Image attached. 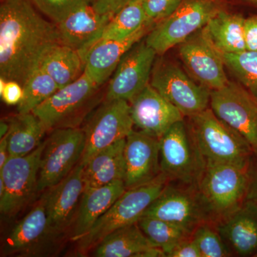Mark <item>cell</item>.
Wrapping results in <instances>:
<instances>
[{
  "mask_svg": "<svg viewBox=\"0 0 257 257\" xmlns=\"http://www.w3.org/2000/svg\"><path fill=\"white\" fill-rule=\"evenodd\" d=\"M32 3L2 0L0 6V77L23 87L45 54L62 43L57 25L42 18Z\"/></svg>",
  "mask_w": 257,
  "mask_h": 257,
  "instance_id": "6da1fadb",
  "label": "cell"
},
{
  "mask_svg": "<svg viewBox=\"0 0 257 257\" xmlns=\"http://www.w3.org/2000/svg\"><path fill=\"white\" fill-rule=\"evenodd\" d=\"M189 126L209 163L248 167L254 150L242 135L216 116L210 107L189 116Z\"/></svg>",
  "mask_w": 257,
  "mask_h": 257,
  "instance_id": "7a4b0ae2",
  "label": "cell"
},
{
  "mask_svg": "<svg viewBox=\"0 0 257 257\" xmlns=\"http://www.w3.org/2000/svg\"><path fill=\"white\" fill-rule=\"evenodd\" d=\"M169 182L168 179L161 174L150 183L126 189L96 221L87 234L76 241L77 253L85 256L92 251L107 235L120 228L138 222Z\"/></svg>",
  "mask_w": 257,
  "mask_h": 257,
  "instance_id": "3957f363",
  "label": "cell"
},
{
  "mask_svg": "<svg viewBox=\"0 0 257 257\" xmlns=\"http://www.w3.org/2000/svg\"><path fill=\"white\" fill-rule=\"evenodd\" d=\"M248 184V166L207 162L197 189L215 224L242 205Z\"/></svg>",
  "mask_w": 257,
  "mask_h": 257,
  "instance_id": "277c9868",
  "label": "cell"
},
{
  "mask_svg": "<svg viewBox=\"0 0 257 257\" xmlns=\"http://www.w3.org/2000/svg\"><path fill=\"white\" fill-rule=\"evenodd\" d=\"M162 174L170 182L198 187L207 162L201 153L189 124H174L160 139Z\"/></svg>",
  "mask_w": 257,
  "mask_h": 257,
  "instance_id": "5b68a950",
  "label": "cell"
},
{
  "mask_svg": "<svg viewBox=\"0 0 257 257\" xmlns=\"http://www.w3.org/2000/svg\"><path fill=\"white\" fill-rule=\"evenodd\" d=\"M99 87L85 72L77 80L60 88L32 113L46 133L60 128L78 127L84 115L94 105Z\"/></svg>",
  "mask_w": 257,
  "mask_h": 257,
  "instance_id": "8992f818",
  "label": "cell"
},
{
  "mask_svg": "<svg viewBox=\"0 0 257 257\" xmlns=\"http://www.w3.org/2000/svg\"><path fill=\"white\" fill-rule=\"evenodd\" d=\"M221 10L217 0H184L175 13L155 25L145 42L157 55H163L202 30Z\"/></svg>",
  "mask_w": 257,
  "mask_h": 257,
  "instance_id": "52a82bcc",
  "label": "cell"
},
{
  "mask_svg": "<svg viewBox=\"0 0 257 257\" xmlns=\"http://www.w3.org/2000/svg\"><path fill=\"white\" fill-rule=\"evenodd\" d=\"M42 151L37 192L60 183L82 160L85 140L82 128H60L50 132Z\"/></svg>",
  "mask_w": 257,
  "mask_h": 257,
  "instance_id": "ba28073f",
  "label": "cell"
},
{
  "mask_svg": "<svg viewBox=\"0 0 257 257\" xmlns=\"http://www.w3.org/2000/svg\"><path fill=\"white\" fill-rule=\"evenodd\" d=\"M143 216L168 221L191 233L204 223H214L197 187L175 182L167 184Z\"/></svg>",
  "mask_w": 257,
  "mask_h": 257,
  "instance_id": "9c48e42d",
  "label": "cell"
},
{
  "mask_svg": "<svg viewBox=\"0 0 257 257\" xmlns=\"http://www.w3.org/2000/svg\"><path fill=\"white\" fill-rule=\"evenodd\" d=\"M134 126L128 101L105 99L82 128L85 146L81 162L85 165L97 152L126 139Z\"/></svg>",
  "mask_w": 257,
  "mask_h": 257,
  "instance_id": "30bf717a",
  "label": "cell"
},
{
  "mask_svg": "<svg viewBox=\"0 0 257 257\" xmlns=\"http://www.w3.org/2000/svg\"><path fill=\"white\" fill-rule=\"evenodd\" d=\"M150 84L184 116L197 114L210 105V89L194 82L171 62L161 61L155 64Z\"/></svg>",
  "mask_w": 257,
  "mask_h": 257,
  "instance_id": "8fae6325",
  "label": "cell"
},
{
  "mask_svg": "<svg viewBox=\"0 0 257 257\" xmlns=\"http://www.w3.org/2000/svg\"><path fill=\"white\" fill-rule=\"evenodd\" d=\"M209 107L257 151L256 98L239 82L229 81L224 87L211 90Z\"/></svg>",
  "mask_w": 257,
  "mask_h": 257,
  "instance_id": "7c38bea8",
  "label": "cell"
},
{
  "mask_svg": "<svg viewBox=\"0 0 257 257\" xmlns=\"http://www.w3.org/2000/svg\"><path fill=\"white\" fill-rule=\"evenodd\" d=\"M45 143L23 157H10L0 170L5 192L0 199V210L5 216H14L25 207L37 192L40 160Z\"/></svg>",
  "mask_w": 257,
  "mask_h": 257,
  "instance_id": "4fadbf2b",
  "label": "cell"
},
{
  "mask_svg": "<svg viewBox=\"0 0 257 257\" xmlns=\"http://www.w3.org/2000/svg\"><path fill=\"white\" fill-rule=\"evenodd\" d=\"M157 55L145 41L139 42L128 51L109 83L106 100H133L150 84Z\"/></svg>",
  "mask_w": 257,
  "mask_h": 257,
  "instance_id": "5bb4252c",
  "label": "cell"
},
{
  "mask_svg": "<svg viewBox=\"0 0 257 257\" xmlns=\"http://www.w3.org/2000/svg\"><path fill=\"white\" fill-rule=\"evenodd\" d=\"M179 45L182 62L199 84L214 90L229 82L225 72L222 54L209 41L202 30Z\"/></svg>",
  "mask_w": 257,
  "mask_h": 257,
  "instance_id": "9a60e30c",
  "label": "cell"
},
{
  "mask_svg": "<svg viewBox=\"0 0 257 257\" xmlns=\"http://www.w3.org/2000/svg\"><path fill=\"white\" fill-rule=\"evenodd\" d=\"M124 162L126 189L135 188L156 179L162 174L160 139L134 130L126 138Z\"/></svg>",
  "mask_w": 257,
  "mask_h": 257,
  "instance_id": "2e32d148",
  "label": "cell"
},
{
  "mask_svg": "<svg viewBox=\"0 0 257 257\" xmlns=\"http://www.w3.org/2000/svg\"><path fill=\"white\" fill-rule=\"evenodd\" d=\"M130 104L134 125L157 139L184 119L182 113L150 84L130 101Z\"/></svg>",
  "mask_w": 257,
  "mask_h": 257,
  "instance_id": "e0dca14e",
  "label": "cell"
},
{
  "mask_svg": "<svg viewBox=\"0 0 257 257\" xmlns=\"http://www.w3.org/2000/svg\"><path fill=\"white\" fill-rule=\"evenodd\" d=\"M83 172L80 162L60 183L45 191L47 215L55 235L65 233L73 224L85 188Z\"/></svg>",
  "mask_w": 257,
  "mask_h": 257,
  "instance_id": "ac0fdd59",
  "label": "cell"
},
{
  "mask_svg": "<svg viewBox=\"0 0 257 257\" xmlns=\"http://www.w3.org/2000/svg\"><path fill=\"white\" fill-rule=\"evenodd\" d=\"M155 26L145 24L138 31L123 40H101L94 42L84 57V72L100 87L114 73L125 54Z\"/></svg>",
  "mask_w": 257,
  "mask_h": 257,
  "instance_id": "d6986e66",
  "label": "cell"
},
{
  "mask_svg": "<svg viewBox=\"0 0 257 257\" xmlns=\"http://www.w3.org/2000/svg\"><path fill=\"white\" fill-rule=\"evenodd\" d=\"M109 21V19L98 13L89 2L56 25L61 42L78 50L84 61L88 49L98 40Z\"/></svg>",
  "mask_w": 257,
  "mask_h": 257,
  "instance_id": "ffe728a7",
  "label": "cell"
},
{
  "mask_svg": "<svg viewBox=\"0 0 257 257\" xmlns=\"http://www.w3.org/2000/svg\"><path fill=\"white\" fill-rule=\"evenodd\" d=\"M231 254L254 256L257 252V205L245 200L242 205L216 224Z\"/></svg>",
  "mask_w": 257,
  "mask_h": 257,
  "instance_id": "44dd1931",
  "label": "cell"
},
{
  "mask_svg": "<svg viewBox=\"0 0 257 257\" xmlns=\"http://www.w3.org/2000/svg\"><path fill=\"white\" fill-rule=\"evenodd\" d=\"M51 236L55 234L51 229L47 215L45 192L35 207L12 230L3 246V253L26 256Z\"/></svg>",
  "mask_w": 257,
  "mask_h": 257,
  "instance_id": "7402d4cb",
  "label": "cell"
},
{
  "mask_svg": "<svg viewBox=\"0 0 257 257\" xmlns=\"http://www.w3.org/2000/svg\"><path fill=\"white\" fill-rule=\"evenodd\" d=\"M126 189L123 181H117L99 187L84 189L72 224L71 240L83 237Z\"/></svg>",
  "mask_w": 257,
  "mask_h": 257,
  "instance_id": "603a6c76",
  "label": "cell"
},
{
  "mask_svg": "<svg viewBox=\"0 0 257 257\" xmlns=\"http://www.w3.org/2000/svg\"><path fill=\"white\" fill-rule=\"evenodd\" d=\"M96 257H162L165 253L154 246L138 222L127 225L107 235L93 250Z\"/></svg>",
  "mask_w": 257,
  "mask_h": 257,
  "instance_id": "cb8c5ba5",
  "label": "cell"
},
{
  "mask_svg": "<svg viewBox=\"0 0 257 257\" xmlns=\"http://www.w3.org/2000/svg\"><path fill=\"white\" fill-rule=\"evenodd\" d=\"M125 143L126 139L116 142L97 152L84 165V189L124 182Z\"/></svg>",
  "mask_w": 257,
  "mask_h": 257,
  "instance_id": "d4e9b609",
  "label": "cell"
},
{
  "mask_svg": "<svg viewBox=\"0 0 257 257\" xmlns=\"http://www.w3.org/2000/svg\"><path fill=\"white\" fill-rule=\"evenodd\" d=\"M244 20L241 15L221 10L210 19L202 31L221 54H237L246 51Z\"/></svg>",
  "mask_w": 257,
  "mask_h": 257,
  "instance_id": "484cf974",
  "label": "cell"
},
{
  "mask_svg": "<svg viewBox=\"0 0 257 257\" xmlns=\"http://www.w3.org/2000/svg\"><path fill=\"white\" fill-rule=\"evenodd\" d=\"M59 88L77 80L84 72V61L78 50L60 43L44 56L40 65Z\"/></svg>",
  "mask_w": 257,
  "mask_h": 257,
  "instance_id": "4316f807",
  "label": "cell"
},
{
  "mask_svg": "<svg viewBox=\"0 0 257 257\" xmlns=\"http://www.w3.org/2000/svg\"><path fill=\"white\" fill-rule=\"evenodd\" d=\"M8 119L10 123L8 133L10 158L25 156L41 145L46 131L33 113H19Z\"/></svg>",
  "mask_w": 257,
  "mask_h": 257,
  "instance_id": "83f0119b",
  "label": "cell"
},
{
  "mask_svg": "<svg viewBox=\"0 0 257 257\" xmlns=\"http://www.w3.org/2000/svg\"><path fill=\"white\" fill-rule=\"evenodd\" d=\"M145 24L148 23L144 0H132L108 22L96 41L123 40L138 31Z\"/></svg>",
  "mask_w": 257,
  "mask_h": 257,
  "instance_id": "f1b7e54d",
  "label": "cell"
},
{
  "mask_svg": "<svg viewBox=\"0 0 257 257\" xmlns=\"http://www.w3.org/2000/svg\"><path fill=\"white\" fill-rule=\"evenodd\" d=\"M138 224L150 242L161 248L166 256H168L179 243L192 236L190 231L177 225L152 216H142Z\"/></svg>",
  "mask_w": 257,
  "mask_h": 257,
  "instance_id": "f546056e",
  "label": "cell"
},
{
  "mask_svg": "<svg viewBox=\"0 0 257 257\" xmlns=\"http://www.w3.org/2000/svg\"><path fill=\"white\" fill-rule=\"evenodd\" d=\"M59 89L54 79L39 67L23 85V98L18 104L19 113L32 112Z\"/></svg>",
  "mask_w": 257,
  "mask_h": 257,
  "instance_id": "4dcf8cb0",
  "label": "cell"
},
{
  "mask_svg": "<svg viewBox=\"0 0 257 257\" xmlns=\"http://www.w3.org/2000/svg\"><path fill=\"white\" fill-rule=\"evenodd\" d=\"M222 55L225 65L238 82L257 99V52Z\"/></svg>",
  "mask_w": 257,
  "mask_h": 257,
  "instance_id": "1f68e13d",
  "label": "cell"
},
{
  "mask_svg": "<svg viewBox=\"0 0 257 257\" xmlns=\"http://www.w3.org/2000/svg\"><path fill=\"white\" fill-rule=\"evenodd\" d=\"M192 239L197 245L202 257H226L231 256L216 224L206 222L199 225L193 231Z\"/></svg>",
  "mask_w": 257,
  "mask_h": 257,
  "instance_id": "d6a6232c",
  "label": "cell"
},
{
  "mask_svg": "<svg viewBox=\"0 0 257 257\" xmlns=\"http://www.w3.org/2000/svg\"><path fill=\"white\" fill-rule=\"evenodd\" d=\"M40 12L57 25L90 0H32Z\"/></svg>",
  "mask_w": 257,
  "mask_h": 257,
  "instance_id": "836d02e7",
  "label": "cell"
},
{
  "mask_svg": "<svg viewBox=\"0 0 257 257\" xmlns=\"http://www.w3.org/2000/svg\"><path fill=\"white\" fill-rule=\"evenodd\" d=\"M184 0H144L147 23L155 25L168 18Z\"/></svg>",
  "mask_w": 257,
  "mask_h": 257,
  "instance_id": "e575fe53",
  "label": "cell"
},
{
  "mask_svg": "<svg viewBox=\"0 0 257 257\" xmlns=\"http://www.w3.org/2000/svg\"><path fill=\"white\" fill-rule=\"evenodd\" d=\"M23 87L15 81H6L0 77V95L8 105H18L23 98Z\"/></svg>",
  "mask_w": 257,
  "mask_h": 257,
  "instance_id": "d590c367",
  "label": "cell"
},
{
  "mask_svg": "<svg viewBox=\"0 0 257 257\" xmlns=\"http://www.w3.org/2000/svg\"><path fill=\"white\" fill-rule=\"evenodd\" d=\"M132 0H90L94 9L109 20Z\"/></svg>",
  "mask_w": 257,
  "mask_h": 257,
  "instance_id": "8d00e7d4",
  "label": "cell"
},
{
  "mask_svg": "<svg viewBox=\"0 0 257 257\" xmlns=\"http://www.w3.org/2000/svg\"><path fill=\"white\" fill-rule=\"evenodd\" d=\"M246 200L257 205V151L253 153L248 165V184Z\"/></svg>",
  "mask_w": 257,
  "mask_h": 257,
  "instance_id": "74e56055",
  "label": "cell"
},
{
  "mask_svg": "<svg viewBox=\"0 0 257 257\" xmlns=\"http://www.w3.org/2000/svg\"><path fill=\"white\" fill-rule=\"evenodd\" d=\"M168 257H202V254L192 236V237L179 243Z\"/></svg>",
  "mask_w": 257,
  "mask_h": 257,
  "instance_id": "f35d334b",
  "label": "cell"
},
{
  "mask_svg": "<svg viewBox=\"0 0 257 257\" xmlns=\"http://www.w3.org/2000/svg\"><path fill=\"white\" fill-rule=\"evenodd\" d=\"M244 39L246 50L257 52V16L245 19Z\"/></svg>",
  "mask_w": 257,
  "mask_h": 257,
  "instance_id": "ab89813d",
  "label": "cell"
},
{
  "mask_svg": "<svg viewBox=\"0 0 257 257\" xmlns=\"http://www.w3.org/2000/svg\"><path fill=\"white\" fill-rule=\"evenodd\" d=\"M10 158L8 135L0 139V170L4 167Z\"/></svg>",
  "mask_w": 257,
  "mask_h": 257,
  "instance_id": "60d3db41",
  "label": "cell"
},
{
  "mask_svg": "<svg viewBox=\"0 0 257 257\" xmlns=\"http://www.w3.org/2000/svg\"><path fill=\"white\" fill-rule=\"evenodd\" d=\"M10 128L9 119H2L0 123V138H3L5 135H8Z\"/></svg>",
  "mask_w": 257,
  "mask_h": 257,
  "instance_id": "b9f144b4",
  "label": "cell"
},
{
  "mask_svg": "<svg viewBox=\"0 0 257 257\" xmlns=\"http://www.w3.org/2000/svg\"><path fill=\"white\" fill-rule=\"evenodd\" d=\"M246 1L249 2V3H254V4H257V0H246Z\"/></svg>",
  "mask_w": 257,
  "mask_h": 257,
  "instance_id": "7bdbcfd3",
  "label": "cell"
},
{
  "mask_svg": "<svg viewBox=\"0 0 257 257\" xmlns=\"http://www.w3.org/2000/svg\"><path fill=\"white\" fill-rule=\"evenodd\" d=\"M256 256V257H257V252H256V253H255V255H254V256Z\"/></svg>",
  "mask_w": 257,
  "mask_h": 257,
  "instance_id": "ee69618b",
  "label": "cell"
}]
</instances>
